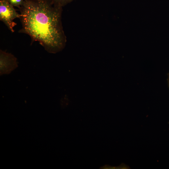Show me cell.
I'll return each instance as SVG.
<instances>
[{"instance_id":"cell-5","label":"cell","mask_w":169,"mask_h":169,"mask_svg":"<svg viewBox=\"0 0 169 169\" xmlns=\"http://www.w3.org/2000/svg\"><path fill=\"white\" fill-rule=\"evenodd\" d=\"M9 3L13 7H16L19 8L22 6L24 0H8Z\"/></svg>"},{"instance_id":"cell-4","label":"cell","mask_w":169,"mask_h":169,"mask_svg":"<svg viewBox=\"0 0 169 169\" xmlns=\"http://www.w3.org/2000/svg\"><path fill=\"white\" fill-rule=\"evenodd\" d=\"M55 6L62 7L70 3L73 0H49Z\"/></svg>"},{"instance_id":"cell-2","label":"cell","mask_w":169,"mask_h":169,"mask_svg":"<svg viewBox=\"0 0 169 169\" xmlns=\"http://www.w3.org/2000/svg\"><path fill=\"white\" fill-rule=\"evenodd\" d=\"M20 14L16 11L8 0H0V20L12 33L14 32V28L17 25L14 20L16 18L20 19Z\"/></svg>"},{"instance_id":"cell-1","label":"cell","mask_w":169,"mask_h":169,"mask_svg":"<svg viewBox=\"0 0 169 169\" xmlns=\"http://www.w3.org/2000/svg\"><path fill=\"white\" fill-rule=\"evenodd\" d=\"M19 9L22 28L18 32L29 35L31 44L38 41L51 53L64 49L67 40L61 22L62 8L49 0H24Z\"/></svg>"},{"instance_id":"cell-3","label":"cell","mask_w":169,"mask_h":169,"mask_svg":"<svg viewBox=\"0 0 169 169\" xmlns=\"http://www.w3.org/2000/svg\"><path fill=\"white\" fill-rule=\"evenodd\" d=\"M18 66L17 59L13 55L0 50V75L9 74Z\"/></svg>"}]
</instances>
